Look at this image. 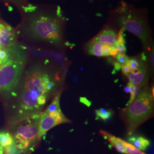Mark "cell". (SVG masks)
Segmentation results:
<instances>
[{"label":"cell","instance_id":"obj_14","mask_svg":"<svg viewBox=\"0 0 154 154\" xmlns=\"http://www.w3.org/2000/svg\"><path fill=\"white\" fill-rule=\"evenodd\" d=\"M130 135L131 136L127 139L128 143L140 151L146 150L150 146V141L147 138L138 135L131 134Z\"/></svg>","mask_w":154,"mask_h":154},{"label":"cell","instance_id":"obj_17","mask_svg":"<svg viewBox=\"0 0 154 154\" xmlns=\"http://www.w3.org/2000/svg\"><path fill=\"white\" fill-rule=\"evenodd\" d=\"M95 116L97 119H100L103 121H107L110 119L114 115V112L112 110L106 109H99L95 110Z\"/></svg>","mask_w":154,"mask_h":154},{"label":"cell","instance_id":"obj_11","mask_svg":"<svg viewBox=\"0 0 154 154\" xmlns=\"http://www.w3.org/2000/svg\"><path fill=\"white\" fill-rule=\"evenodd\" d=\"M14 30L11 26L0 22V48H6L16 44Z\"/></svg>","mask_w":154,"mask_h":154},{"label":"cell","instance_id":"obj_2","mask_svg":"<svg viewBox=\"0 0 154 154\" xmlns=\"http://www.w3.org/2000/svg\"><path fill=\"white\" fill-rule=\"evenodd\" d=\"M34 11H28L31 13L23 23L22 33L34 41L54 45L61 44L65 25V20L61 11L51 13Z\"/></svg>","mask_w":154,"mask_h":154},{"label":"cell","instance_id":"obj_5","mask_svg":"<svg viewBox=\"0 0 154 154\" xmlns=\"http://www.w3.org/2000/svg\"><path fill=\"white\" fill-rule=\"evenodd\" d=\"M26 49L15 44L8 47V55L0 61V93L12 92L22 77L27 61Z\"/></svg>","mask_w":154,"mask_h":154},{"label":"cell","instance_id":"obj_18","mask_svg":"<svg viewBox=\"0 0 154 154\" xmlns=\"http://www.w3.org/2000/svg\"><path fill=\"white\" fill-rule=\"evenodd\" d=\"M116 62L114 63L115 68L116 70L121 69L122 66L125 65L128 60V57L125 54V53H119L115 56Z\"/></svg>","mask_w":154,"mask_h":154},{"label":"cell","instance_id":"obj_21","mask_svg":"<svg viewBox=\"0 0 154 154\" xmlns=\"http://www.w3.org/2000/svg\"><path fill=\"white\" fill-rule=\"evenodd\" d=\"M0 154H4V148L0 146Z\"/></svg>","mask_w":154,"mask_h":154},{"label":"cell","instance_id":"obj_13","mask_svg":"<svg viewBox=\"0 0 154 154\" xmlns=\"http://www.w3.org/2000/svg\"><path fill=\"white\" fill-rule=\"evenodd\" d=\"M99 133L118 152L124 154L126 141L121 138L116 137L107 131L101 130L99 131Z\"/></svg>","mask_w":154,"mask_h":154},{"label":"cell","instance_id":"obj_15","mask_svg":"<svg viewBox=\"0 0 154 154\" xmlns=\"http://www.w3.org/2000/svg\"><path fill=\"white\" fill-rule=\"evenodd\" d=\"M14 144V140L13 135L9 132L0 131V146L4 148L11 146Z\"/></svg>","mask_w":154,"mask_h":154},{"label":"cell","instance_id":"obj_6","mask_svg":"<svg viewBox=\"0 0 154 154\" xmlns=\"http://www.w3.org/2000/svg\"><path fill=\"white\" fill-rule=\"evenodd\" d=\"M40 112L17 122L13 134L14 144L20 152L27 151L38 139Z\"/></svg>","mask_w":154,"mask_h":154},{"label":"cell","instance_id":"obj_19","mask_svg":"<svg viewBox=\"0 0 154 154\" xmlns=\"http://www.w3.org/2000/svg\"><path fill=\"white\" fill-rule=\"evenodd\" d=\"M127 88L128 89L129 93H130V98L128 100V103L127 104V105H129L130 103H131L133 101V100L135 99V97L140 92V88H138L131 83L128 82L127 85Z\"/></svg>","mask_w":154,"mask_h":154},{"label":"cell","instance_id":"obj_20","mask_svg":"<svg viewBox=\"0 0 154 154\" xmlns=\"http://www.w3.org/2000/svg\"><path fill=\"white\" fill-rule=\"evenodd\" d=\"M5 1L11 2H13V3L16 4H18L21 3L22 1V0H5Z\"/></svg>","mask_w":154,"mask_h":154},{"label":"cell","instance_id":"obj_7","mask_svg":"<svg viewBox=\"0 0 154 154\" xmlns=\"http://www.w3.org/2000/svg\"><path fill=\"white\" fill-rule=\"evenodd\" d=\"M72 122L63 114L62 110L53 112L44 111L40 112L39 121L38 139H41L45 134L53 127Z\"/></svg>","mask_w":154,"mask_h":154},{"label":"cell","instance_id":"obj_10","mask_svg":"<svg viewBox=\"0 0 154 154\" xmlns=\"http://www.w3.org/2000/svg\"><path fill=\"white\" fill-rule=\"evenodd\" d=\"M144 69H148L142 53L135 57H129L126 63L122 66L121 69L123 75L125 76L131 72L138 71Z\"/></svg>","mask_w":154,"mask_h":154},{"label":"cell","instance_id":"obj_8","mask_svg":"<svg viewBox=\"0 0 154 154\" xmlns=\"http://www.w3.org/2000/svg\"><path fill=\"white\" fill-rule=\"evenodd\" d=\"M85 49L88 55L96 57L113 56L115 57L119 53L116 49L94 41L92 39L86 44Z\"/></svg>","mask_w":154,"mask_h":154},{"label":"cell","instance_id":"obj_12","mask_svg":"<svg viewBox=\"0 0 154 154\" xmlns=\"http://www.w3.org/2000/svg\"><path fill=\"white\" fill-rule=\"evenodd\" d=\"M151 76L147 69L131 72L125 75L128 82L131 83L138 88H143L148 85Z\"/></svg>","mask_w":154,"mask_h":154},{"label":"cell","instance_id":"obj_3","mask_svg":"<svg viewBox=\"0 0 154 154\" xmlns=\"http://www.w3.org/2000/svg\"><path fill=\"white\" fill-rule=\"evenodd\" d=\"M116 24L137 37L144 48L152 42L147 12L122 2L111 14Z\"/></svg>","mask_w":154,"mask_h":154},{"label":"cell","instance_id":"obj_4","mask_svg":"<svg viewBox=\"0 0 154 154\" xmlns=\"http://www.w3.org/2000/svg\"><path fill=\"white\" fill-rule=\"evenodd\" d=\"M153 88L147 85L140 90L131 103L119 111V116L130 135L154 116Z\"/></svg>","mask_w":154,"mask_h":154},{"label":"cell","instance_id":"obj_1","mask_svg":"<svg viewBox=\"0 0 154 154\" xmlns=\"http://www.w3.org/2000/svg\"><path fill=\"white\" fill-rule=\"evenodd\" d=\"M65 74L37 64L25 72L18 97L17 122L39 113L51 97L61 90Z\"/></svg>","mask_w":154,"mask_h":154},{"label":"cell","instance_id":"obj_9","mask_svg":"<svg viewBox=\"0 0 154 154\" xmlns=\"http://www.w3.org/2000/svg\"><path fill=\"white\" fill-rule=\"evenodd\" d=\"M94 41L115 48L119 51V37L116 31L111 27H106L93 39Z\"/></svg>","mask_w":154,"mask_h":154},{"label":"cell","instance_id":"obj_16","mask_svg":"<svg viewBox=\"0 0 154 154\" xmlns=\"http://www.w3.org/2000/svg\"><path fill=\"white\" fill-rule=\"evenodd\" d=\"M63 91V90L59 91L58 93L55 95L52 99L51 102L50 103L48 107L46 109V111L47 112H53L56 111H61V105H60V98H61V94Z\"/></svg>","mask_w":154,"mask_h":154}]
</instances>
